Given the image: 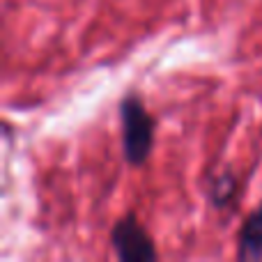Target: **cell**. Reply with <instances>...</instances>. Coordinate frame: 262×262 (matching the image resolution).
Returning <instances> with one entry per match:
<instances>
[{
	"label": "cell",
	"instance_id": "cell-1",
	"mask_svg": "<svg viewBox=\"0 0 262 262\" xmlns=\"http://www.w3.org/2000/svg\"><path fill=\"white\" fill-rule=\"evenodd\" d=\"M118 111H120V129H122L124 161L134 168H140L152 154L157 120L145 108L143 99L136 92H127L122 97Z\"/></svg>",
	"mask_w": 262,
	"mask_h": 262
},
{
	"label": "cell",
	"instance_id": "cell-2",
	"mask_svg": "<svg viewBox=\"0 0 262 262\" xmlns=\"http://www.w3.org/2000/svg\"><path fill=\"white\" fill-rule=\"evenodd\" d=\"M111 246L122 262H154L159 258L154 239L134 212H127L115 221L111 230Z\"/></svg>",
	"mask_w": 262,
	"mask_h": 262
},
{
	"label": "cell",
	"instance_id": "cell-3",
	"mask_svg": "<svg viewBox=\"0 0 262 262\" xmlns=\"http://www.w3.org/2000/svg\"><path fill=\"white\" fill-rule=\"evenodd\" d=\"M237 258L260 260L262 258V203L244 219L237 235Z\"/></svg>",
	"mask_w": 262,
	"mask_h": 262
},
{
	"label": "cell",
	"instance_id": "cell-4",
	"mask_svg": "<svg viewBox=\"0 0 262 262\" xmlns=\"http://www.w3.org/2000/svg\"><path fill=\"white\" fill-rule=\"evenodd\" d=\"M237 195V177L232 175L230 170H223L221 175H216L212 180V186H209V198H212L214 207L223 209L235 200Z\"/></svg>",
	"mask_w": 262,
	"mask_h": 262
}]
</instances>
